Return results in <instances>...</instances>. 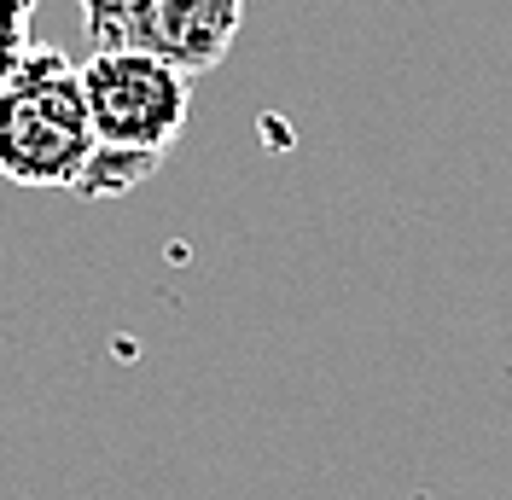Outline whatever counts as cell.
<instances>
[{
    "instance_id": "obj_1",
    "label": "cell",
    "mask_w": 512,
    "mask_h": 500,
    "mask_svg": "<svg viewBox=\"0 0 512 500\" xmlns=\"http://www.w3.org/2000/svg\"><path fill=\"white\" fill-rule=\"evenodd\" d=\"M94 111V157L82 169V198H123L163 169L169 146L187 134L192 76L140 47H94L82 64Z\"/></svg>"
},
{
    "instance_id": "obj_2",
    "label": "cell",
    "mask_w": 512,
    "mask_h": 500,
    "mask_svg": "<svg viewBox=\"0 0 512 500\" xmlns=\"http://www.w3.org/2000/svg\"><path fill=\"white\" fill-rule=\"evenodd\" d=\"M94 157V111L82 64L35 41L30 59L0 82V181L12 187H82Z\"/></svg>"
},
{
    "instance_id": "obj_3",
    "label": "cell",
    "mask_w": 512,
    "mask_h": 500,
    "mask_svg": "<svg viewBox=\"0 0 512 500\" xmlns=\"http://www.w3.org/2000/svg\"><path fill=\"white\" fill-rule=\"evenodd\" d=\"M94 47H140L187 76L227 59L245 24V0H76Z\"/></svg>"
},
{
    "instance_id": "obj_4",
    "label": "cell",
    "mask_w": 512,
    "mask_h": 500,
    "mask_svg": "<svg viewBox=\"0 0 512 500\" xmlns=\"http://www.w3.org/2000/svg\"><path fill=\"white\" fill-rule=\"evenodd\" d=\"M35 47V0H0V82L30 59Z\"/></svg>"
}]
</instances>
